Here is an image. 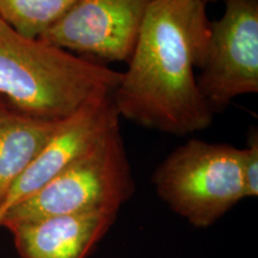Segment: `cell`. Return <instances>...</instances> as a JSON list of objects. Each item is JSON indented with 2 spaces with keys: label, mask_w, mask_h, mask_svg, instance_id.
Returning a JSON list of instances; mask_svg holds the SVG:
<instances>
[{
  "label": "cell",
  "mask_w": 258,
  "mask_h": 258,
  "mask_svg": "<svg viewBox=\"0 0 258 258\" xmlns=\"http://www.w3.org/2000/svg\"><path fill=\"white\" fill-rule=\"evenodd\" d=\"M203 0H151L128 69L112 93L120 117L161 133L208 128L213 110L196 82L211 21Z\"/></svg>",
  "instance_id": "6da1fadb"
},
{
  "label": "cell",
  "mask_w": 258,
  "mask_h": 258,
  "mask_svg": "<svg viewBox=\"0 0 258 258\" xmlns=\"http://www.w3.org/2000/svg\"><path fill=\"white\" fill-rule=\"evenodd\" d=\"M122 73L38 38L0 29V97L19 111L64 120L93 99L112 96Z\"/></svg>",
  "instance_id": "7a4b0ae2"
},
{
  "label": "cell",
  "mask_w": 258,
  "mask_h": 258,
  "mask_svg": "<svg viewBox=\"0 0 258 258\" xmlns=\"http://www.w3.org/2000/svg\"><path fill=\"white\" fill-rule=\"evenodd\" d=\"M134 191L131 163L117 124L43 188L10 208L0 219V227L54 215L118 213Z\"/></svg>",
  "instance_id": "3957f363"
},
{
  "label": "cell",
  "mask_w": 258,
  "mask_h": 258,
  "mask_svg": "<svg viewBox=\"0 0 258 258\" xmlns=\"http://www.w3.org/2000/svg\"><path fill=\"white\" fill-rule=\"evenodd\" d=\"M159 199L196 228H207L245 199L243 148L191 139L158 165Z\"/></svg>",
  "instance_id": "277c9868"
},
{
  "label": "cell",
  "mask_w": 258,
  "mask_h": 258,
  "mask_svg": "<svg viewBox=\"0 0 258 258\" xmlns=\"http://www.w3.org/2000/svg\"><path fill=\"white\" fill-rule=\"evenodd\" d=\"M220 19L211 22L207 50L196 78L211 109L258 92V0H224Z\"/></svg>",
  "instance_id": "5b68a950"
},
{
  "label": "cell",
  "mask_w": 258,
  "mask_h": 258,
  "mask_svg": "<svg viewBox=\"0 0 258 258\" xmlns=\"http://www.w3.org/2000/svg\"><path fill=\"white\" fill-rule=\"evenodd\" d=\"M151 0H78L38 40L105 61L131 59Z\"/></svg>",
  "instance_id": "8992f818"
},
{
  "label": "cell",
  "mask_w": 258,
  "mask_h": 258,
  "mask_svg": "<svg viewBox=\"0 0 258 258\" xmlns=\"http://www.w3.org/2000/svg\"><path fill=\"white\" fill-rule=\"evenodd\" d=\"M117 124H120V116L112 96L93 99L63 120L43 150L10 189L0 207V219L10 208L30 198L72 165Z\"/></svg>",
  "instance_id": "52a82bcc"
},
{
  "label": "cell",
  "mask_w": 258,
  "mask_h": 258,
  "mask_svg": "<svg viewBox=\"0 0 258 258\" xmlns=\"http://www.w3.org/2000/svg\"><path fill=\"white\" fill-rule=\"evenodd\" d=\"M118 213L54 215L10 226L21 258H88L115 224Z\"/></svg>",
  "instance_id": "ba28073f"
},
{
  "label": "cell",
  "mask_w": 258,
  "mask_h": 258,
  "mask_svg": "<svg viewBox=\"0 0 258 258\" xmlns=\"http://www.w3.org/2000/svg\"><path fill=\"white\" fill-rule=\"evenodd\" d=\"M62 122L25 114L6 101L0 106V207Z\"/></svg>",
  "instance_id": "9c48e42d"
},
{
  "label": "cell",
  "mask_w": 258,
  "mask_h": 258,
  "mask_svg": "<svg viewBox=\"0 0 258 258\" xmlns=\"http://www.w3.org/2000/svg\"><path fill=\"white\" fill-rule=\"evenodd\" d=\"M78 0H0V18L16 32L40 38Z\"/></svg>",
  "instance_id": "30bf717a"
},
{
  "label": "cell",
  "mask_w": 258,
  "mask_h": 258,
  "mask_svg": "<svg viewBox=\"0 0 258 258\" xmlns=\"http://www.w3.org/2000/svg\"><path fill=\"white\" fill-rule=\"evenodd\" d=\"M243 178L245 199L258 196V135L251 132L247 147L243 148Z\"/></svg>",
  "instance_id": "8fae6325"
},
{
  "label": "cell",
  "mask_w": 258,
  "mask_h": 258,
  "mask_svg": "<svg viewBox=\"0 0 258 258\" xmlns=\"http://www.w3.org/2000/svg\"><path fill=\"white\" fill-rule=\"evenodd\" d=\"M5 27H8V24H6L5 22L3 21L2 18H0V29H2V28H5Z\"/></svg>",
  "instance_id": "7c38bea8"
},
{
  "label": "cell",
  "mask_w": 258,
  "mask_h": 258,
  "mask_svg": "<svg viewBox=\"0 0 258 258\" xmlns=\"http://www.w3.org/2000/svg\"><path fill=\"white\" fill-rule=\"evenodd\" d=\"M4 103H5V101H4V99L2 98V97H0V106H2L3 104H4Z\"/></svg>",
  "instance_id": "4fadbf2b"
},
{
  "label": "cell",
  "mask_w": 258,
  "mask_h": 258,
  "mask_svg": "<svg viewBox=\"0 0 258 258\" xmlns=\"http://www.w3.org/2000/svg\"><path fill=\"white\" fill-rule=\"evenodd\" d=\"M203 2H205V3H208V2H219V0H203ZM222 2H224V0H222Z\"/></svg>",
  "instance_id": "5bb4252c"
}]
</instances>
